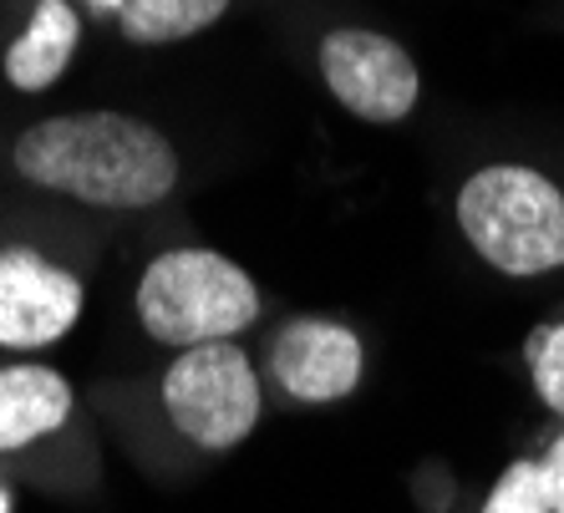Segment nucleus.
Segmentation results:
<instances>
[{
    "instance_id": "f257e3e1",
    "label": "nucleus",
    "mask_w": 564,
    "mask_h": 513,
    "mask_svg": "<svg viewBox=\"0 0 564 513\" xmlns=\"http://www.w3.org/2000/svg\"><path fill=\"white\" fill-rule=\"evenodd\" d=\"M11 173L82 209L143 214L173 198L184 163L169 132L132 112H56L11 138Z\"/></svg>"
},
{
    "instance_id": "f03ea898",
    "label": "nucleus",
    "mask_w": 564,
    "mask_h": 513,
    "mask_svg": "<svg viewBox=\"0 0 564 513\" xmlns=\"http://www.w3.org/2000/svg\"><path fill=\"white\" fill-rule=\"evenodd\" d=\"M260 310L264 295L254 275L209 244L158 250L132 285V316L148 341L169 351L239 341L260 320Z\"/></svg>"
},
{
    "instance_id": "7ed1b4c3",
    "label": "nucleus",
    "mask_w": 564,
    "mask_h": 513,
    "mask_svg": "<svg viewBox=\"0 0 564 513\" xmlns=\"http://www.w3.org/2000/svg\"><path fill=\"white\" fill-rule=\"evenodd\" d=\"M458 229L468 250L513 280L564 264V194L524 163H488L458 188Z\"/></svg>"
},
{
    "instance_id": "20e7f679",
    "label": "nucleus",
    "mask_w": 564,
    "mask_h": 513,
    "mask_svg": "<svg viewBox=\"0 0 564 513\" xmlns=\"http://www.w3.org/2000/svg\"><path fill=\"white\" fill-rule=\"evenodd\" d=\"M158 412L188 452L224 458L245 448L260 427L264 376L239 341L188 346L158 371Z\"/></svg>"
},
{
    "instance_id": "39448f33",
    "label": "nucleus",
    "mask_w": 564,
    "mask_h": 513,
    "mask_svg": "<svg viewBox=\"0 0 564 513\" xmlns=\"http://www.w3.org/2000/svg\"><path fill=\"white\" fill-rule=\"evenodd\" d=\"M87 316V280L36 244H0V351L41 356Z\"/></svg>"
},
{
    "instance_id": "423d86ee",
    "label": "nucleus",
    "mask_w": 564,
    "mask_h": 513,
    "mask_svg": "<svg viewBox=\"0 0 564 513\" xmlns=\"http://www.w3.org/2000/svg\"><path fill=\"white\" fill-rule=\"evenodd\" d=\"M264 386L295 407H330L361 386L367 346L351 326L330 316H290L264 341Z\"/></svg>"
},
{
    "instance_id": "0eeeda50",
    "label": "nucleus",
    "mask_w": 564,
    "mask_h": 513,
    "mask_svg": "<svg viewBox=\"0 0 564 513\" xmlns=\"http://www.w3.org/2000/svg\"><path fill=\"white\" fill-rule=\"evenodd\" d=\"M321 77L330 97L361 122H402L422 97L417 62L402 41L367 26H336L321 41Z\"/></svg>"
},
{
    "instance_id": "6e6552de",
    "label": "nucleus",
    "mask_w": 564,
    "mask_h": 513,
    "mask_svg": "<svg viewBox=\"0 0 564 513\" xmlns=\"http://www.w3.org/2000/svg\"><path fill=\"white\" fill-rule=\"evenodd\" d=\"M77 422V392L56 367L36 356H15L0 367V462L36 468L52 443Z\"/></svg>"
},
{
    "instance_id": "1a4fd4ad",
    "label": "nucleus",
    "mask_w": 564,
    "mask_h": 513,
    "mask_svg": "<svg viewBox=\"0 0 564 513\" xmlns=\"http://www.w3.org/2000/svg\"><path fill=\"white\" fill-rule=\"evenodd\" d=\"M82 46V15L72 0H36L26 15L21 36L6 46L0 56V72H6V87L15 92H46L66 77V66Z\"/></svg>"
},
{
    "instance_id": "9d476101",
    "label": "nucleus",
    "mask_w": 564,
    "mask_h": 513,
    "mask_svg": "<svg viewBox=\"0 0 564 513\" xmlns=\"http://www.w3.org/2000/svg\"><path fill=\"white\" fill-rule=\"evenodd\" d=\"M229 0H122L118 26L138 46H173L224 21Z\"/></svg>"
},
{
    "instance_id": "9b49d317",
    "label": "nucleus",
    "mask_w": 564,
    "mask_h": 513,
    "mask_svg": "<svg viewBox=\"0 0 564 513\" xmlns=\"http://www.w3.org/2000/svg\"><path fill=\"white\" fill-rule=\"evenodd\" d=\"M524 367H529V382H534L539 402L554 417H564V320H544V326L529 330Z\"/></svg>"
},
{
    "instance_id": "f8f14e48",
    "label": "nucleus",
    "mask_w": 564,
    "mask_h": 513,
    "mask_svg": "<svg viewBox=\"0 0 564 513\" xmlns=\"http://www.w3.org/2000/svg\"><path fill=\"white\" fill-rule=\"evenodd\" d=\"M484 513H554L539 458H513L499 473V483L488 488Z\"/></svg>"
},
{
    "instance_id": "ddd939ff",
    "label": "nucleus",
    "mask_w": 564,
    "mask_h": 513,
    "mask_svg": "<svg viewBox=\"0 0 564 513\" xmlns=\"http://www.w3.org/2000/svg\"><path fill=\"white\" fill-rule=\"evenodd\" d=\"M539 468H544V483H550V503H554V513H564V433L554 437L550 448H544Z\"/></svg>"
}]
</instances>
